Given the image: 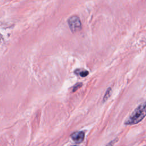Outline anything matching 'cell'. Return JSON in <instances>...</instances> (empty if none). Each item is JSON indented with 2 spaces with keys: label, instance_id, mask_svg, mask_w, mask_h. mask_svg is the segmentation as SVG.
<instances>
[{
  "label": "cell",
  "instance_id": "obj_1",
  "mask_svg": "<svg viewBox=\"0 0 146 146\" xmlns=\"http://www.w3.org/2000/svg\"><path fill=\"white\" fill-rule=\"evenodd\" d=\"M145 103L143 102L140 104L132 112L124 122L125 125H135L140 122L145 116Z\"/></svg>",
  "mask_w": 146,
  "mask_h": 146
},
{
  "label": "cell",
  "instance_id": "obj_2",
  "mask_svg": "<svg viewBox=\"0 0 146 146\" xmlns=\"http://www.w3.org/2000/svg\"><path fill=\"white\" fill-rule=\"evenodd\" d=\"M68 26L72 33L76 32L81 29L82 23L80 19L77 15H72L68 19Z\"/></svg>",
  "mask_w": 146,
  "mask_h": 146
},
{
  "label": "cell",
  "instance_id": "obj_3",
  "mask_svg": "<svg viewBox=\"0 0 146 146\" xmlns=\"http://www.w3.org/2000/svg\"><path fill=\"white\" fill-rule=\"evenodd\" d=\"M70 137L76 144H80L84 139L85 134L83 131H76L71 133Z\"/></svg>",
  "mask_w": 146,
  "mask_h": 146
},
{
  "label": "cell",
  "instance_id": "obj_4",
  "mask_svg": "<svg viewBox=\"0 0 146 146\" xmlns=\"http://www.w3.org/2000/svg\"><path fill=\"white\" fill-rule=\"evenodd\" d=\"M74 73L81 77H86L88 75V71L84 69L78 68L74 71Z\"/></svg>",
  "mask_w": 146,
  "mask_h": 146
},
{
  "label": "cell",
  "instance_id": "obj_5",
  "mask_svg": "<svg viewBox=\"0 0 146 146\" xmlns=\"http://www.w3.org/2000/svg\"><path fill=\"white\" fill-rule=\"evenodd\" d=\"M111 92H112V90H111V88H108V89H107V90L106 91V93H105V94H104V97H103V102H106L108 98H109V97L110 96V95H111Z\"/></svg>",
  "mask_w": 146,
  "mask_h": 146
},
{
  "label": "cell",
  "instance_id": "obj_6",
  "mask_svg": "<svg viewBox=\"0 0 146 146\" xmlns=\"http://www.w3.org/2000/svg\"><path fill=\"white\" fill-rule=\"evenodd\" d=\"M82 85H83V84H82V83H76V84H75V85L73 86L72 91H73V92L76 91L78 89H79V88H80Z\"/></svg>",
  "mask_w": 146,
  "mask_h": 146
},
{
  "label": "cell",
  "instance_id": "obj_7",
  "mask_svg": "<svg viewBox=\"0 0 146 146\" xmlns=\"http://www.w3.org/2000/svg\"><path fill=\"white\" fill-rule=\"evenodd\" d=\"M117 141V139H115L112 141H111L110 142H109L106 146H113V145L115 144V143Z\"/></svg>",
  "mask_w": 146,
  "mask_h": 146
},
{
  "label": "cell",
  "instance_id": "obj_8",
  "mask_svg": "<svg viewBox=\"0 0 146 146\" xmlns=\"http://www.w3.org/2000/svg\"><path fill=\"white\" fill-rule=\"evenodd\" d=\"M71 146H78V145H71Z\"/></svg>",
  "mask_w": 146,
  "mask_h": 146
}]
</instances>
